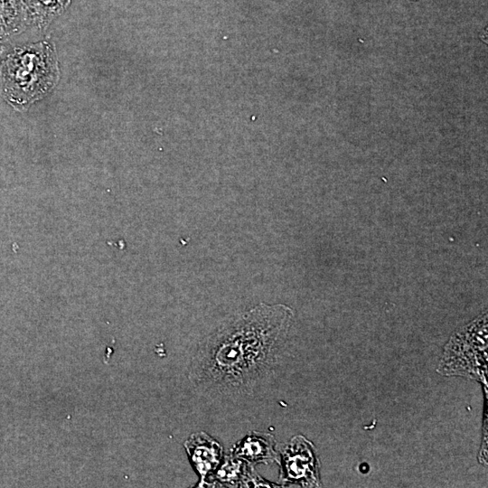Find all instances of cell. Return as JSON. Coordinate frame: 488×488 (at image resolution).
<instances>
[{
  "label": "cell",
  "instance_id": "cell-1",
  "mask_svg": "<svg viewBox=\"0 0 488 488\" xmlns=\"http://www.w3.org/2000/svg\"><path fill=\"white\" fill-rule=\"evenodd\" d=\"M292 318L288 306L262 303L221 326L199 347L190 380L209 393L250 392L277 361Z\"/></svg>",
  "mask_w": 488,
  "mask_h": 488
},
{
  "label": "cell",
  "instance_id": "cell-2",
  "mask_svg": "<svg viewBox=\"0 0 488 488\" xmlns=\"http://www.w3.org/2000/svg\"><path fill=\"white\" fill-rule=\"evenodd\" d=\"M59 79L56 49L49 41L15 45L0 56V94L16 111L50 94Z\"/></svg>",
  "mask_w": 488,
  "mask_h": 488
},
{
  "label": "cell",
  "instance_id": "cell-3",
  "mask_svg": "<svg viewBox=\"0 0 488 488\" xmlns=\"http://www.w3.org/2000/svg\"><path fill=\"white\" fill-rule=\"evenodd\" d=\"M281 479L303 486L319 485L318 462L313 445L301 436L293 437L281 455Z\"/></svg>",
  "mask_w": 488,
  "mask_h": 488
},
{
  "label": "cell",
  "instance_id": "cell-4",
  "mask_svg": "<svg viewBox=\"0 0 488 488\" xmlns=\"http://www.w3.org/2000/svg\"><path fill=\"white\" fill-rule=\"evenodd\" d=\"M183 446L192 467L200 477L197 486H207L208 481L224 456L221 445L205 432H196L190 436Z\"/></svg>",
  "mask_w": 488,
  "mask_h": 488
},
{
  "label": "cell",
  "instance_id": "cell-5",
  "mask_svg": "<svg viewBox=\"0 0 488 488\" xmlns=\"http://www.w3.org/2000/svg\"><path fill=\"white\" fill-rule=\"evenodd\" d=\"M254 470L251 464L233 455H224L219 467L208 481L207 486L257 487L271 486Z\"/></svg>",
  "mask_w": 488,
  "mask_h": 488
},
{
  "label": "cell",
  "instance_id": "cell-6",
  "mask_svg": "<svg viewBox=\"0 0 488 488\" xmlns=\"http://www.w3.org/2000/svg\"><path fill=\"white\" fill-rule=\"evenodd\" d=\"M232 455L251 465L279 463L276 440L267 433L248 434L233 446Z\"/></svg>",
  "mask_w": 488,
  "mask_h": 488
},
{
  "label": "cell",
  "instance_id": "cell-7",
  "mask_svg": "<svg viewBox=\"0 0 488 488\" xmlns=\"http://www.w3.org/2000/svg\"><path fill=\"white\" fill-rule=\"evenodd\" d=\"M28 27L23 0H0V43L19 35Z\"/></svg>",
  "mask_w": 488,
  "mask_h": 488
},
{
  "label": "cell",
  "instance_id": "cell-8",
  "mask_svg": "<svg viewBox=\"0 0 488 488\" xmlns=\"http://www.w3.org/2000/svg\"><path fill=\"white\" fill-rule=\"evenodd\" d=\"M28 27L46 28L69 7L71 0H23Z\"/></svg>",
  "mask_w": 488,
  "mask_h": 488
}]
</instances>
